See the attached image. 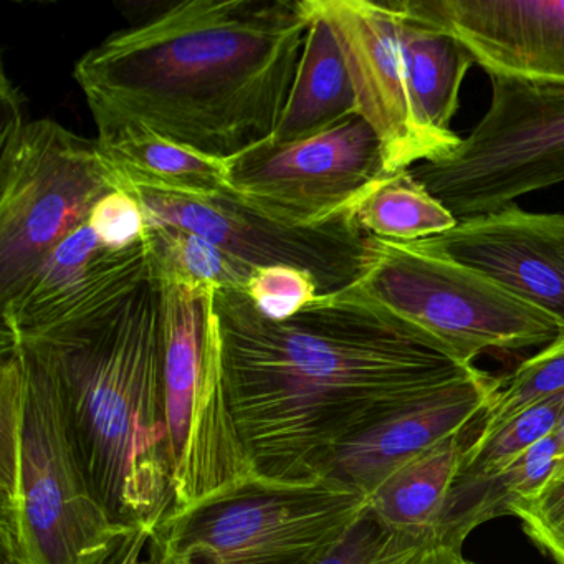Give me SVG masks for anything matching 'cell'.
<instances>
[{
  "instance_id": "obj_24",
  "label": "cell",
  "mask_w": 564,
  "mask_h": 564,
  "mask_svg": "<svg viewBox=\"0 0 564 564\" xmlns=\"http://www.w3.org/2000/svg\"><path fill=\"white\" fill-rule=\"evenodd\" d=\"M462 547L431 530H402L379 520L371 510L322 564H458Z\"/></svg>"
},
{
  "instance_id": "obj_18",
  "label": "cell",
  "mask_w": 564,
  "mask_h": 564,
  "mask_svg": "<svg viewBox=\"0 0 564 564\" xmlns=\"http://www.w3.org/2000/svg\"><path fill=\"white\" fill-rule=\"evenodd\" d=\"M391 4L399 15L412 113L438 160L460 144L451 123L462 82L475 61L457 39L405 14L395 0Z\"/></svg>"
},
{
  "instance_id": "obj_2",
  "label": "cell",
  "mask_w": 564,
  "mask_h": 564,
  "mask_svg": "<svg viewBox=\"0 0 564 564\" xmlns=\"http://www.w3.org/2000/svg\"><path fill=\"white\" fill-rule=\"evenodd\" d=\"M305 0H191L75 64L95 124L138 123L229 161L272 138L302 61Z\"/></svg>"
},
{
  "instance_id": "obj_1",
  "label": "cell",
  "mask_w": 564,
  "mask_h": 564,
  "mask_svg": "<svg viewBox=\"0 0 564 564\" xmlns=\"http://www.w3.org/2000/svg\"><path fill=\"white\" fill-rule=\"evenodd\" d=\"M213 323L234 422L269 480L326 477L346 442L478 371L356 285L283 322L217 289Z\"/></svg>"
},
{
  "instance_id": "obj_10",
  "label": "cell",
  "mask_w": 564,
  "mask_h": 564,
  "mask_svg": "<svg viewBox=\"0 0 564 564\" xmlns=\"http://www.w3.org/2000/svg\"><path fill=\"white\" fill-rule=\"evenodd\" d=\"M227 166L240 203L289 226H316L358 213L389 176L381 141L359 115L306 140L265 141Z\"/></svg>"
},
{
  "instance_id": "obj_26",
  "label": "cell",
  "mask_w": 564,
  "mask_h": 564,
  "mask_svg": "<svg viewBox=\"0 0 564 564\" xmlns=\"http://www.w3.org/2000/svg\"><path fill=\"white\" fill-rule=\"evenodd\" d=\"M564 411V394L527 409L494 434L477 437L462 458L458 477H480L508 467L543 438L553 435Z\"/></svg>"
},
{
  "instance_id": "obj_29",
  "label": "cell",
  "mask_w": 564,
  "mask_h": 564,
  "mask_svg": "<svg viewBox=\"0 0 564 564\" xmlns=\"http://www.w3.org/2000/svg\"><path fill=\"white\" fill-rule=\"evenodd\" d=\"M513 517L523 521L524 530L534 543L541 544L564 534V465L536 497L514 507Z\"/></svg>"
},
{
  "instance_id": "obj_28",
  "label": "cell",
  "mask_w": 564,
  "mask_h": 564,
  "mask_svg": "<svg viewBox=\"0 0 564 564\" xmlns=\"http://www.w3.org/2000/svg\"><path fill=\"white\" fill-rule=\"evenodd\" d=\"M88 226L108 249L124 250L141 242L147 232L143 209L133 194L113 191L95 206Z\"/></svg>"
},
{
  "instance_id": "obj_19",
  "label": "cell",
  "mask_w": 564,
  "mask_h": 564,
  "mask_svg": "<svg viewBox=\"0 0 564 564\" xmlns=\"http://www.w3.org/2000/svg\"><path fill=\"white\" fill-rule=\"evenodd\" d=\"M312 24L285 110L267 143L306 140L358 115L345 55L329 25L310 11Z\"/></svg>"
},
{
  "instance_id": "obj_36",
  "label": "cell",
  "mask_w": 564,
  "mask_h": 564,
  "mask_svg": "<svg viewBox=\"0 0 564 564\" xmlns=\"http://www.w3.org/2000/svg\"><path fill=\"white\" fill-rule=\"evenodd\" d=\"M150 551H151V550H150ZM151 553H153V551H151ZM153 554H154V553H153ZM158 564H160V563H158Z\"/></svg>"
},
{
  "instance_id": "obj_16",
  "label": "cell",
  "mask_w": 564,
  "mask_h": 564,
  "mask_svg": "<svg viewBox=\"0 0 564 564\" xmlns=\"http://www.w3.org/2000/svg\"><path fill=\"white\" fill-rule=\"evenodd\" d=\"M500 384L501 378L478 369L470 378L419 399L346 442L326 475L369 497L405 462L480 422Z\"/></svg>"
},
{
  "instance_id": "obj_22",
  "label": "cell",
  "mask_w": 564,
  "mask_h": 564,
  "mask_svg": "<svg viewBox=\"0 0 564 564\" xmlns=\"http://www.w3.org/2000/svg\"><path fill=\"white\" fill-rule=\"evenodd\" d=\"M358 220L366 232L395 243L441 236L458 223L409 170L379 181L359 206Z\"/></svg>"
},
{
  "instance_id": "obj_12",
  "label": "cell",
  "mask_w": 564,
  "mask_h": 564,
  "mask_svg": "<svg viewBox=\"0 0 564 564\" xmlns=\"http://www.w3.org/2000/svg\"><path fill=\"white\" fill-rule=\"evenodd\" d=\"M310 11L332 29L345 55L358 115L382 144L386 171L437 160L415 123L399 15L391 0H306Z\"/></svg>"
},
{
  "instance_id": "obj_25",
  "label": "cell",
  "mask_w": 564,
  "mask_h": 564,
  "mask_svg": "<svg viewBox=\"0 0 564 564\" xmlns=\"http://www.w3.org/2000/svg\"><path fill=\"white\" fill-rule=\"evenodd\" d=\"M564 394V332L501 379L477 437L494 434L514 415Z\"/></svg>"
},
{
  "instance_id": "obj_5",
  "label": "cell",
  "mask_w": 564,
  "mask_h": 564,
  "mask_svg": "<svg viewBox=\"0 0 564 564\" xmlns=\"http://www.w3.org/2000/svg\"><path fill=\"white\" fill-rule=\"evenodd\" d=\"M368 508L365 494L328 475L312 481L253 475L167 514L150 550L160 564H322Z\"/></svg>"
},
{
  "instance_id": "obj_30",
  "label": "cell",
  "mask_w": 564,
  "mask_h": 564,
  "mask_svg": "<svg viewBox=\"0 0 564 564\" xmlns=\"http://www.w3.org/2000/svg\"><path fill=\"white\" fill-rule=\"evenodd\" d=\"M153 531L148 527H140L131 533L127 543L123 544L117 556L108 564H141L144 554H147L148 544H150Z\"/></svg>"
},
{
  "instance_id": "obj_20",
  "label": "cell",
  "mask_w": 564,
  "mask_h": 564,
  "mask_svg": "<svg viewBox=\"0 0 564 564\" xmlns=\"http://www.w3.org/2000/svg\"><path fill=\"white\" fill-rule=\"evenodd\" d=\"M564 465L553 435L538 442L508 467L480 477H455L435 530L454 546H464L468 534L494 520L513 514L514 507L531 500Z\"/></svg>"
},
{
  "instance_id": "obj_13",
  "label": "cell",
  "mask_w": 564,
  "mask_h": 564,
  "mask_svg": "<svg viewBox=\"0 0 564 564\" xmlns=\"http://www.w3.org/2000/svg\"><path fill=\"white\" fill-rule=\"evenodd\" d=\"M153 273L147 237L108 249L88 224L58 243L2 303V339H24L113 305Z\"/></svg>"
},
{
  "instance_id": "obj_33",
  "label": "cell",
  "mask_w": 564,
  "mask_h": 564,
  "mask_svg": "<svg viewBox=\"0 0 564 564\" xmlns=\"http://www.w3.org/2000/svg\"><path fill=\"white\" fill-rule=\"evenodd\" d=\"M2 554V564H32L31 561L25 560V557L15 556V554L11 553H0Z\"/></svg>"
},
{
  "instance_id": "obj_14",
  "label": "cell",
  "mask_w": 564,
  "mask_h": 564,
  "mask_svg": "<svg viewBox=\"0 0 564 564\" xmlns=\"http://www.w3.org/2000/svg\"><path fill=\"white\" fill-rule=\"evenodd\" d=\"M411 246L488 276L564 328V214L528 213L513 203Z\"/></svg>"
},
{
  "instance_id": "obj_27",
  "label": "cell",
  "mask_w": 564,
  "mask_h": 564,
  "mask_svg": "<svg viewBox=\"0 0 564 564\" xmlns=\"http://www.w3.org/2000/svg\"><path fill=\"white\" fill-rule=\"evenodd\" d=\"M243 293L259 313L273 322L292 318L322 296L315 279L292 267H262L253 270Z\"/></svg>"
},
{
  "instance_id": "obj_9",
  "label": "cell",
  "mask_w": 564,
  "mask_h": 564,
  "mask_svg": "<svg viewBox=\"0 0 564 564\" xmlns=\"http://www.w3.org/2000/svg\"><path fill=\"white\" fill-rule=\"evenodd\" d=\"M118 191L97 141L54 120L0 140V299L18 293L45 257Z\"/></svg>"
},
{
  "instance_id": "obj_3",
  "label": "cell",
  "mask_w": 564,
  "mask_h": 564,
  "mask_svg": "<svg viewBox=\"0 0 564 564\" xmlns=\"http://www.w3.org/2000/svg\"><path fill=\"white\" fill-rule=\"evenodd\" d=\"M14 343L54 381L78 457L113 521L156 530L174 497L154 272L113 305Z\"/></svg>"
},
{
  "instance_id": "obj_31",
  "label": "cell",
  "mask_w": 564,
  "mask_h": 564,
  "mask_svg": "<svg viewBox=\"0 0 564 564\" xmlns=\"http://www.w3.org/2000/svg\"><path fill=\"white\" fill-rule=\"evenodd\" d=\"M540 546L556 561V564H564V534L550 538V540L543 541Z\"/></svg>"
},
{
  "instance_id": "obj_17",
  "label": "cell",
  "mask_w": 564,
  "mask_h": 564,
  "mask_svg": "<svg viewBox=\"0 0 564 564\" xmlns=\"http://www.w3.org/2000/svg\"><path fill=\"white\" fill-rule=\"evenodd\" d=\"M98 153L117 177L118 189L180 196L232 194L227 161L181 147L138 123L97 124Z\"/></svg>"
},
{
  "instance_id": "obj_15",
  "label": "cell",
  "mask_w": 564,
  "mask_h": 564,
  "mask_svg": "<svg viewBox=\"0 0 564 564\" xmlns=\"http://www.w3.org/2000/svg\"><path fill=\"white\" fill-rule=\"evenodd\" d=\"M457 39L488 75L564 80V0H395Z\"/></svg>"
},
{
  "instance_id": "obj_32",
  "label": "cell",
  "mask_w": 564,
  "mask_h": 564,
  "mask_svg": "<svg viewBox=\"0 0 564 564\" xmlns=\"http://www.w3.org/2000/svg\"><path fill=\"white\" fill-rule=\"evenodd\" d=\"M553 437L556 441L561 457H564V411L561 414L560 421H557L556 429H554Z\"/></svg>"
},
{
  "instance_id": "obj_34",
  "label": "cell",
  "mask_w": 564,
  "mask_h": 564,
  "mask_svg": "<svg viewBox=\"0 0 564 564\" xmlns=\"http://www.w3.org/2000/svg\"><path fill=\"white\" fill-rule=\"evenodd\" d=\"M141 564H158L156 556H154L153 553H151L150 547L147 550V554H144L143 563Z\"/></svg>"
},
{
  "instance_id": "obj_4",
  "label": "cell",
  "mask_w": 564,
  "mask_h": 564,
  "mask_svg": "<svg viewBox=\"0 0 564 564\" xmlns=\"http://www.w3.org/2000/svg\"><path fill=\"white\" fill-rule=\"evenodd\" d=\"M0 345V553L108 564L137 528L98 500L44 366L19 343Z\"/></svg>"
},
{
  "instance_id": "obj_23",
  "label": "cell",
  "mask_w": 564,
  "mask_h": 564,
  "mask_svg": "<svg viewBox=\"0 0 564 564\" xmlns=\"http://www.w3.org/2000/svg\"><path fill=\"white\" fill-rule=\"evenodd\" d=\"M144 237L154 275L164 282L246 292L256 270L189 230L147 223Z\"/></svg>"
},
{
  "instance_id": "obj_11",
  "label": "cell",
  "mask_w": 564,
  "mask_h": 564,
  "mask_svg": "<svg viewBox=\"0 0 564 564\" xmlns=\"http://www.w3.org/2000/svg\"><path fill=\"white\" fill-rule=\"evenodd\" d=\"M128 193L137 197L147 223L197 234L253 269L302 270L315 279L322 296L355 286L371 260L372 236L362 229L358 213L316 226H289L250 209L234 194Z\"/></svg>"
},
{
  "instance_id": "obj_21",
  "label": "cell",
  "mask_w": 564,
  "mask_h": 564,
  "mask_svg": "<svg viewBox=\"0 0 564 564\" xmlns=\"http://www.w3.org/2000/svg\"><path fill=\"white\" fill-rule=\"evenodd\" d=\"M481 421L438 442L392 471L369 495L371 513L402 530L435 528L465 451L480 432Z\"/></svg>"
},
{
  "instance_id": "obj_8",
  "label": "cell",
  "mask_w": 564,
  "mask_h": 564,
  "mask_svg": "<svg viewBox=\"0 0 564 564\" xmlns=\"http://www.w3.org/2000/svg\"><path fill=\"white\" fill-rule=\"evenodd\" d=\"M356 286L444 343L465 365L484 352L546 346L564 332L553 316L488 276L411 243L372 236L371 260Z\"/></svg>"
},
{
  "instance_id": "obj_35",
  "label": "cell",
  "mask_w": 564,
  "mask_h": 564,
  "mask_svg": "<svg viewBox=\"0 0 564 564\" xmlns=\"http://www.w3.org/2000/svg\"><path fill=\"white\" fill-rule=\"evenodd\" d=\"M458 564H475V563H470V561L464 560V557H462V560L458 561Z\"/></svg>"
},
{
  "instance_id": "obj_6",
  "label": "cell",
  "mask_w": 564,
  "mask_h": 564,
  "mask_svg": "<svg viewBox=\"0 0 564 564\" xmlns=\"http://www.w3.org/2000/svg\"><path fill=\"white\" fill-rule=\"evenodd\" d=\"M160 282L173 511H181L226 494L257 474L224 388L213 323L217 289Z\"/></svg>"
},
{
  "instance_id": "obj_7",
  "label": "cell",
  "mask_w": 564,
  "mask_h": 564,
  "mask_svg": "<svg viewBox=\"0 0 564 564\" xmlns=\"http://www.w3.org/2000/svg\"><path fill=\"white\" fill-rule=\"evenodd\" d=\"M490 107L447 156L414 176L458 220L564 183V80L488 75Z\"/></svg>"
}]
</instances>
